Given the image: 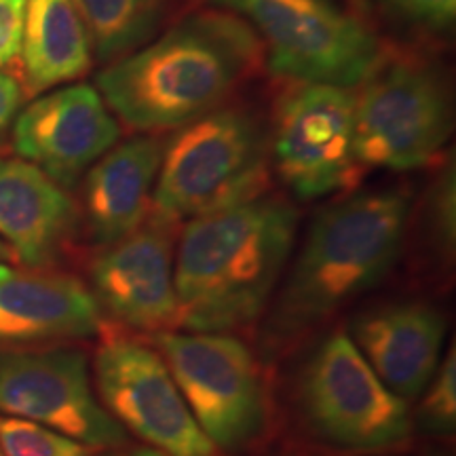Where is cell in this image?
<instances>
[{
	"mask_svg": "<svg viewBox=\"0 0 456 456\" xmlns=\"http://www.w3.org/2000/svg\"><path fill=\"white\" fill-rule=\"evenodd\" d=\"M265 68V47L252 26L209 4L106 64L95 89L127 127L163 134L226 106Z\"/></svg>",
	"mask_w": 456,
	"mask_h": 456,
	"instance_id": "obj_1",
	"label": "cell"
},
{
	"mask_svg": "<svg viewBox=\"0 0 456 456\" xmlns=\"http://www.w3.org/2000/svg\"><path fill=\"white\" fill-rule=\"evenodd\" d=\"M410 195L376 188L326 205L309 226L292 269L260 326V353L279 359L374 289L399 260Z\"/></svg>",
	"mask_w": 456,
	"mask_h": 456,
	"instance_id": "obj_2",
	"label": "cell"
},
{
	"mask_svg": "<svg viewBox=\"0 0 456 456\" xmlns=\"http://www.w3.org/2000/svg\"><path fill=\"white\" fill-rule=\"evenodd\" d=\"M298 209L262 195L184 222L174 262L178 326L235 332L265 315L292 256Z\"/></svg>",
	"mask_w": 456,
	"mask_h": 456,
	"instance_id": "obj_3",
	"label": "cell"
},
{
	"mask_svg": "<svg viewBox=\"0 0 456 456\" xmlns=\"http://www.w3.org/2000/svg\"><path fill=\"white\" fill-rule=\"evenodd\" d=\"M269 127L252 108L226 104L165 140L151 218L182 224L266 192Z\"/></svg>",
	"mask_w": 456,
	"mask_h": 456,
	"instance_id": "obj_4",
	"label": "cell"
},
{
	"mask_svg": "<svg viewBox=\"0 0 456 456\" xmlns=\"http://www.w3.org/2000/svg\"><path fill=\"white\" fill-rule=\"evenodd\" d=\"M289 399L300 429L334 452L389 454L412 436L408 402L380 383L345 330H332L306 351Z\"/></svg>",
	"mask_w": 456,
	"mask_h": 456,
	"instance_id": "obj_5",
	"label": "cell"
},
{
	"mask_svg": "<svg viewBox=\"0 0 456 456\" xmlns=\"http://www.w3.org/2000/svg\"><path fill=\"white\" fill-rule=\"evenodd\" d=\"M452 123L446 74L423 51L387 45L355 87V155L363 169L412 171L436 163Z\"/></svg>",
	"mask_w": 456,
	"mask_h": 456,
	"instance_id": "obj_6",
	"label": "cell"
},
{
	"mask_svg": "<svg viewBox=\"0 0 456 456\" xmlns=\"http://www.w3.org/2000/svg\"><path fill=\"white\" fill-rule=\"evenodd\" d=\"M243 17L265 47L279 81L355 89L374 70L387 43L368 9L345 0H208Z\"/></svg>",
	"mask_w": 456,
	"mask_h": 456,
	"instance_id": "obj_7",
	"label": "cell"
},
{
	"mask_svg": "<svg viewBox=\"0 0 456 456\" xmlns=\"http://www.w3.org/2000/svg\"><path fill=\"white\" fill-rule=\"evenodd\" d=\"M157 353L205 436L224 452H239L262 437L269 399L258 357L231 332L163 330Z\"/></svg>",
	"mask_w": 456,
	"mask_h": 456,
	"instance_id": "obj_8",
	"label": "cell"
},
{
	"mask_svg": "<svg viewBox=\"0 0 456 456\" xmlns=\"http://www.w3.org/2000/svg\"><path fill=\"white\" fill-rule=\"evenodd\" d=\"M269 161L305 201L355 188L363 175L355 155V89L283 81L273 102Z\"/></svg>",
	"mask_w": 456,
	"mask_h": 456,
	"instance_id": "obj_9",
	"label": "cell"
},
{
	"mask_svg": "<svg viewBox=\"0 0 456 456\" xmlns=\"http://www.w3.org/2000/svg\"><path fill=\"white\" fill-rule=\"evenodd\" d=\"M0 414L51 427L95 450L129 442L95 395L87 357L74 346H0Z\"/></svg>",
	"mask_w": 456,
	"mask_h": 456,
	"instance_id": "obj_10",
	"label": "cell"
},
{
	"mask_svg": "<svg viewBox=\"0 0 456 456\" xmlns=\"http://www.w3.org/2000/svg\"><path fill=\"white\" fill-rule=\"evenodd\" d=\"M95 387L106 412L159 456H218L161 355L125 336H106L95 351Z\"/></svg>",
	"mask_w": 456,
	"mask_h": 456,
	"instance_id": "obj_11",
	"label": "cell"
},
{
	"mask_svg": "<svg viewBox=\"0 0 456 456\" xmlns=\"http://www.w3.org/2000/svg\"><path fill=\"white\" fill-rule=\"evenodd\" d=\"M175 232V224L148 216L127 237L100 249L89 277L102 313L140 332L157 334L178 326Z\"/></svg>",
	"mask_w": 456,
	"mask_h": 456,
	"instance_id": "obj_12",
	"label": "cell"
},
{
	"mask_svg": "<svg viewBox=\"0 0 456 456\" xmlns=\"http://www.w3.org/2000/svg\"><path fill=\"white\" fill-rule=\"evenodd\" d=\"M121 138V123L91 85H66L17 114L13 151L55 184L74 188Z\"/></svg>",
	"mask_w": 456,
	"mask_h": 456,
	"instance_id": "obj_13",
	"label": "cell"
},
{
	"mask_svg": "<svg viewBox=\"0 0 456 456\" xmlns=\"http://www.w3.org/2000/svg\"><path fill=\"white\" fill-rule=\"evenodd\" d=\"M345 332L380 383L403 402H412L440 363L446 317L427 300H389L355 313Z\"/></svg>",
	"mask_w": 456,
	"mask_h": 456,
	"instance_id": "obj_14",
	"label": "cell"
},
{
	"mask_svg": "<svg viewBox=\"0 0 456 456\" xmlns=\"http://www.w3.org/2000/svg\"><path fill=\"white\" fill-rule=\"evenodd\" d=\"M102 328L104 313L77 277L0 265V346L81 340Z\"/></svg>",
	"mask_w": 456,
	"mask_h": 456,
	"instance_id": "obj_15",
	"label": "cell"
},
{
	"mask_svg": "<svg viewBox=\"0 0 456 456\" xmlns=\"http://www.w3.org/2000/svg\"><path fill=\"white\" fill-rule=\"evenodd\" d=\"M78 224L66 188L24 159L0 157V239L28 269L55 265Z\"/></svg>",
	"mask_w": 456,
	"mask_h": 456,
	"instance_id": "obj_16",
	"label": "cell"
},
{
	"mask_svg": "<svg viewBox=\"0 0 456 456\" xmlns=\"http://www.w3.org/2000/svg\"><path fill=\"white\" fill-rule=\"evenodd\" d=\"M163 148L165 140L159 134L135 135L114 144L87 169L83 216L95 245L104 248L144 224L151 214Z\"/></svg>",
	"mask_w": 456,
	"mask_h": 456,
	"instance_id": "obj_17",
	"label": "cell"
},
{
	"mask_svg": "<svg viewBox=\"0 0 456 456\" xmlns=\"http://www.w3.org/2000/svg\"><path fill=\"white\" fill-rule=\"evenodd\" d=\"M20 57L26 95L83 78L94 47L77 0H28Z\"/></svg>",
	"mask_w": 456,
	"mask_h": 456,
	"instance_id": "obj_18",
	"label": "cell"
},
{
	"mask_svg": "<svg viewBox=\"0 0 456 456\" xmlns=\"http://www.w3.org/2000/svg\"><path fill=\"white\" fill-rule=\"evenodd\" d=\"M77 4L102 64L144 47L165 21L161 0H77Z\"/></svg>",
	"mask_w": 456,
	"mask_h": 456,
	"instance_id": "obj_19",
	"label": "cell"
},
{
	"mask_svg": "<svg viewBox=\"0 0 456 456\" xmlns=\"http://www.w3.org/2000/svg\"><path fill=\"white\" fill-rule=\"evenodd\" d=\"M412 425L427 436H452L456 429V353L450 345L444 353L429 385L419 397Z\"/></svg>",
	"mask_w": 456,
	"mask_h": 456,
	"instance_id": "obj_20",
	"label": "cell"
},
{
	"mask_svg": "<svg viewBox=\"0 0 456 456\" xmlns=\"http://www.w3.org/2000/svg\"><path fill=\"white\" fill-rule=\"evenodd\" d=\"M0 446L7 456H94L95 448L41 423L0 416Z\"/></svg>",
	"mask_w": 456,
	"mask_h": 456,
	"instance_id": "obj_21",
	"label": "cell"
},
{
	"mask_svg": "<svg viewBox=\"0 0 456 456\" xmlns=\"http://www.w3.org/2000/svg\"><path fill=\"white\" fill-rule=\"evenodd\" d=\"M425 228L427 239L444 260L454 254L456 239V180L454 163L444 159L442 169L429 188V197L425 203Z\"/></svg>",
	"mask_w": 456,
	"mask_h": 456,
	"instance_id": "obj_22",
	"label": "cell"
},
{
	"mask_svg": "<svg viewBox=\"0 0 456 456\" xmlns=\"http://www.w3.org/2000/svg\"><path fill=\"white\" fill-rule=\"evenodd\" d=\"M387 20L423 37H446L456 20V0H372Z\"/></svg>",
	"mask_w": 456,
	"mask_h": 456,
	"instance_id": "obj_23",
	"label": "cell"
},
{
	"mask_svg": "<svg viewBox=\"0 0 456 456\" xmlns=\"http://www.w3.org/2000/svg\"><path fill=\"white\" fill-rule=\"evenodd\" d=\"M28 0H0V68L15 64L21 53Z\"/></svg>",
	"mask_w": 456,
	"mask_h": 456,
	"instance_id": "obj_24",
	"label": "cell"
},
{
	"mask_svg": "<svg viewBox=\"0 0 456 456\" xmlns=\"http://www.w3.org/2000/svg\"><path fill=\"white\" fill-rule=\"evenodd\" d=\"M26 98L28 95L24 83L0 68V142L4 140L7 131L13 127L17 114L21 112Z\"/></svg>",
	"mask_w": 456,
	"mask_h": 456,
	"instance_id": "obj_25",
	"label": "cell"
},
{
	"mask_svg": "<svg viewBox=\"0 0 456 456\" xmlns=\"http://www.w3.org/2000/svg\"><path fill=\"white\" fill-rule=\"evenodd\" d=\"M15 260L17 258H15L13 249H11L9 245L0 239V265H11V262H15Z\"/></svg>",
	"mask_w": 456,
	"mask_h": 456,
	"instance_id": "obj_26",
	"label": "cell"
},
{
	"mask_svg": "<svg viewBox=\"0 0 456 456\" xmlns=\"http://www.w3.org/2000/svg\"><path fill=\"white\" fill-rule=\"evenodd\" d=\"M106 456H159L157 452L148 448H138V450H121V452H114V454H106Z\"/></svg>",
	"mask_w": 456,
	"mask_h": 456,
	"instance_id": "obj_27",
	"label": "cell"
},
{
	"mask_svg": "<svg viewBox=\"0 0 456 456\" xmlns=\"http://www.w3.org/2000/svg\"><path fill=\"white\" fill-rule=\"evenodd\" d=\"M345 3H351V4H355V7H362V9H368L366 0H345Z\"/></svg>",
	"mask_w": 456,
	"mask_h": 456,
	"instance_id": "obj_28",
	"label": "cell"
},
{
	"mask_svg": "<svg viewBox=\"0 0 456 456\" xmlns=\"http://www.w3.org/2000/svg\"><path fill=\"white\" fill-rule=\"evenodd\" d=\"M277 456H305V454H298V452H283V454H277Z\"/></svg>",
	"mask_w": 456,
	"mask_h": 456,
	"instance_id": "obj_29",
	"label": "cell"
},
{
	"mask_svg": "<svg viewBox=\"0 0 456 456\" xmlns=\"http://www.w3.org/2000/svg\"><path fill=\"white\" fill-rule=\"evenodd\" d=\"M0 456H7V454H4V452H3V446H0Z\"/></svg>",
	"mask_w": 456,
	"mask_h": 456,
	"instance_id": "obj_30",
	"label": "cell"
},
{
	"mask_svg": "<svg viewBox=\"0 0 456 456\" xmlns=\"http://www.w3.org/2000/svg\"><path fill=\"white\" fill-rule=\"evenodd\" d=\"M374 456H387V454H374ZM393 456V454H391Z\"/></svg>",
	"mask_w": 456,
	"mask_h": 456,
	"instance_id": "obj_31",
	"label": "cell"
}]
</instances>
